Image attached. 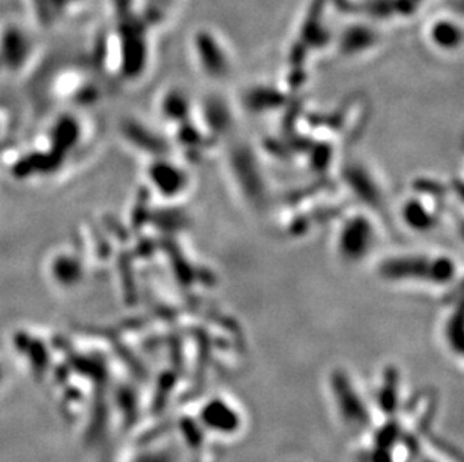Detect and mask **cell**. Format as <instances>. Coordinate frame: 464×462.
<instances>
[{"mask_svg": "<svg viewBox=\"0 0 464 462\" xmlns=\"http://www.w3.org/2000/svg\"><path fill=\"white\" fill-rule=\"evenodd\" d=\"M432 38L439 47L451 48L455 47L461 39L460 29L451 21H439L434 24L432 30Z\"/></svg>", "mask_w": 464, "mask_h": 462, "instance_id": "cell-1", "label": "cell"}]
</instances>
